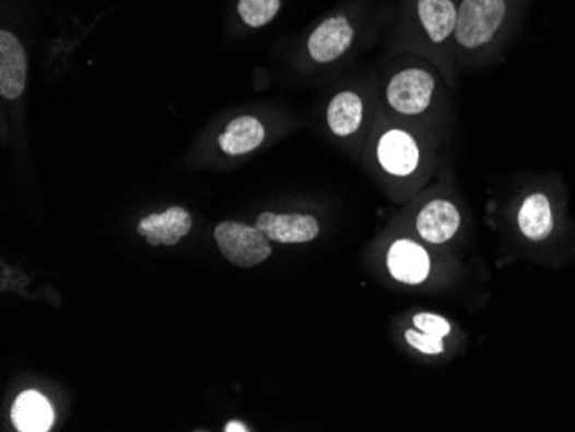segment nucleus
<instances>
[{
  "instance_id": "1",
  "label": "nucleus",
  "mask_w": 575,
  "mask_h": 432,
  "mask_svg": "<svg viewBox=\"0 0 575 432\" xmlns=\"http://www.w3.org/2000/svg\"><path fill=\"white\" fill-rule=\"evenodd\" d=\"M505 14V0H462L457 11L455 38L466 49H478L493 40Z\"/></svg>"
},
{
  "instance_id": "2",
  "label": "nucleus",
  "mask_w": 575,
  "mask_h": 432,
  "mask_svg": "<svg viewBox=\"0 0 575 432\" xmlns=\"http://www.w3.org/2000/svg\"><path fill=\"white\" fill-rule=\"evenodd\" d=\"M221 254L235 266L250 269L268 260L272 254L271 243L259 227L236 221H224L214 231Z\"/></svg>"
},
{
  "instance_id": "3",
  "label": "nucleus",
  "mask_w": 575,
  "mask_h": 432,
  "mask_svg": "<svg viewBox=\"0 0 575 432\" xmlns=\"http://www.w3.org/2000/svg\"><path fill=\"white\" fill-rule=\"evenodd\" d=\"M433 74L424 69L410 68L395 74L386 89V98L391 109L403 116H418L427 110L433 101Z\"/></svg>"
},
{
  "instance_id": "4",
  "label": "nucleus",
  "mask_w": 575,
  "mask_h": 432,
  "mask_svg": "<svg viewBox=\"0 0 575 432\" xmlns=\"http://www.w3.org/2000/svg\"><path fill=\"white\" fill-rule=\"evenodd\" d=\"M25 47L14 33L2 30L0 32V95L8 101H16L26 89Z\"/></svg>"
},
{
  "instance_id": "5",
  "label": "nucleus",
  "mask_w": 575,
  "mask_h": 432,
  "mask_svg": "<svg viewBox=\"0 0 575 432\" xmlns=\"http://www.w3.org/2000/svg\"><path fill=\"white\" fill-rule=\"evenodd\" d=\"M353 35L355 32L343 14L328 17L310 33L307 42L308 54L319 65L337 61L338 57L350 49Z\"/></svg>"
},
{
  "instance_id": "6",
  "label": "nucleus",
  "mask_w": 575,
  "mask_h": 432,
  "mask_svg": "<svg viewBox=\"0 0 575 432\" xmlns=\"http://www.w3.org/2000/svg\"><path fill=\"white\" fill-rule=\"evenodd\" d=\"M377 161L386 173L398 178L410 176L421 161L418 142L403 130H389L377 142Z\"/></svg>"
},
{
  "instance_id": "7",
  "label": "nucleus",
  "mask_w": 575,
  "mask_h": 432,
  "mask_svg": "<svg viewBox=\"0 0 575 432\" xmlns=\"http://www.w3.org/2000/svg\"><path fill=\"white\" fill-rule=\"evenodd\" d=\"M191 230V215L183 207H169L163 214H151L138 224V235L152 247H175Z\"/></svg>"
},
{
  "instance_id": "8",
  "label": "nucleus",
  "mask_w": 575,
  "mask_h": 432,
  "mask_svg": "<svg viewBox=\"0 0 575 432\" xmlns=\"http://www.w3.org/2000/svg\"><path fill=\"white\" fill-rule=\"evenodd\" d=\"M256 226L271 242L284 245L314 242L319 236V223L314 215L262 212L257 218Z\"/></svg>"
},
{
  "instance_id": "9",
  "label": "nucleus",
  "mask_w": 575,
  "mask_h": 432,
  "mask_svg": "<svg viewBox=\"0 0 575 432\" xmlns=\"http://www.w3.org/2000/svg\"><path fill=\"white\" fill-rule=\"evenodd\" d=\"M389 275L403 284L424 283L431 272L430 255L412 240H398L388 252Z\"/></svg>"
},
{
  "instance_id": "10",
  "label": "nucleus",
  "mask_w": 575,
  "mask_h": 432,
  "mask_svg": "<svg viewBox=\"0 0 575 432\" xmlns=\"http://www.w3.org/2000/svg\"><path fill=\"white\" fill-rule=\"evenodd\" d=\"M415 226H418L419 236L424 242L442 245L457 235L458 227H460V212L448 200L436 198L419 212Z\"/></svg>"
},
{
  "instance_id": "11",
  "label": "nucleus",
  "mask_w": 575,
  "mask_h": 432,
  "mask_svg": "<svg viewBox=\"0 0 575 432\" xmlns=\"http://www.w3.org/2000/svg\"><path fill=\"white\" fill-rule=\"evenodd\" d=\"M14 428L20 432H47L54 425V408L42 393H21L11 410Z\"/></svg>"
},
{
  "instance_id": "12",
  "label": "nucleus",
  "mask_w": 575,
  "mask_h": 432,
  "mask_svg": "<svg viewBox=\"0 0 575 432\" xmlns=\"http://www.w3.org/2000/svg\"><path fill=\"white\" fill-rule=\"evenodd\" d=\"M266 138L262 122L254 116H239L226 126V130L218 138L221 150L227 155L250 154L259 149Z\"/></svg>"
},
{
  "instance_id": "13",
  "label": "nucleus",
  "mask_w": 575,
  "mask_h": 432,
  "mask_svg": "<svg viewBox=\"0 0 575 432\" xmlns=\"http://www.w3.org/2000/svg\"><path fill=\"white\" fill-rule=\"evenodd\" d=\"M457 11L451 0H419L418 14L427 37L442 44L455 33Z\"/></svg>"
},
{
  "instance_id": "14",
  "label": "nucleus",
  "mask_w": 575,
  "mask_h": 432,
  "mask_svg": "<svg viewBox=\"0 0 575 432\" xmlns=\"http://www.w3.org/2000/svg\"><path fill=\"white\" fill-rule=\"evenodd\" d=\"M364 119L362 98L353 92L338 93L328 107L329 130L337 137H350L361 128Z\"/></svg>"
},
{
  "instance_id": "15",
  "label": "nucleus",
  "mask_w": 575,
  "mask_h": 432,
  "mask_svg": "<svg viewBox=\"0 0 575 432\" xmlns=\"http://www.w3.org/2000/svg\"><path fill=\"white\" fill-rule=\"evenodd\" d=\"M519 227L526 238L541 242L553 231V215L547 195L532 194L524 200L519 212Z\"/></svg>"
},
{
  "instance_id": "16",
  "label": "nucleus",
  "mask_w": 575,
  "mask_h": 432,
  "mask_svg": "<svg viewBox=\"0 0 575 432\" xmlns=\"http://www.w3.org/2000/svg\"><path fill=\"white\" fill-rule=\"evenodd\" d=\"M281 0H238V14L250 28H262L280 13Z\"/></svg>"
},
{
  "instance_id": "17",
  "label": "nucleus",
  "mask_w": 575,
  "mask_h": 432,
  "mask_svg": "<svg viewBox=\"0 0 575 432\" xmlns=\"http://www.w3.org/2000/svg\"><path fill=\"white\" fill-rule=\"evenodd\" d=\"M406 340L410 347L415 348L419 352L425 353V355H442L445 352V345H443V338H436V336L427 335L422 331H409L406 332Z\"/></svg>"
},
{
  "instance_id": "18",
  "label": "nucleus",
  "mask_w": 575,
  "mask_h": 432,
  "mask_svg": "<svg viewBox=\"0 0 575 432\" xmlns=\"http://www.w3.org/2000/svg\"><path fill=\"white\" fill-rule=\"evenodd\" d=\"M413 326L419 331L427 332V335L436 336V338H446L450 335L451 326L445 317L436 314H418L413 317Z\"/></svg>"
},
{
  "instance_id": "19",
  "label": "nucleus",
  "mask_w": 575,
  "mask_h": 432,
  "mask_svg": "<svg viewBox=\"0 0 575 432\" xmlns=\"http://www.w3.org/2000/svg\"><path fill=\"white\" fill-rule=\"evenodd\" d=\"M224 431L226 432H247L248 428L245 424H239V422H230V424H226V428H224Z\"/></svg>"
}]
</instances>
